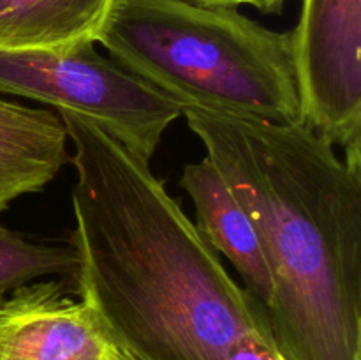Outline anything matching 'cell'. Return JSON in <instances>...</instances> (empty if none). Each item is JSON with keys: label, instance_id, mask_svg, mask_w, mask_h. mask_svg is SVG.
I'll return each instance as SVG.
<instances>
[{"label": "cell", "instance_id": "1", "mask_svg": "<svg viewBox=\"0 0 361 360\" xmlns=\"http://www.w3.org/2000/svg\"><path fill=\"white\" fill-rule=\"evenodd\" d=\"M73 145L78 254L71 281L133 360H229L268 332L263 306L221 263L150 162L59 112Z\"/></svg>", "mask_w": 361, "mask_h": 360}, {"label": "cell", "instance_id": "2", "mask_svg": "<svg viewBox=\"0 0 361 360\" xmlns=\"http://www.w3.org/2000/svg\"><path fill=\"white\" fill-rule=\"evenodd\" d=\"M183 116L261 240L279 355L361 360V148L338 155L305 122Z\"/></svg>", "mask_w": 361, "mask_h": 360}, {"label": "cell", "instance_id": "3", "mask_svg": "<svg viewBox=\"0 0 361 360\" xmlns=\"http://www.w3.org/2000/svg\"><path fill=\"white\" fill-rule=\"evenodd\" d=\"M97 44L185 108L243 120H302L291 32L231 7L113 0Z\"/></svg>", "mask_w": 361, "mask_h": 360}, {"label": "cell", "instance_id": "4", "mask_svg": "<svg viewBox=\"0 0 361 360\" xmlns=\"http://www.w3.org/2000/svg\"><path fill=\"white\" fill-rule=\"evenodd\" d=\"M85 41L55 49H0V94L88 119L150 162L185 106Z\"/></svg>", "mask_w": 361, "mask_h": 360}, {"label": "cell", "instance_id": "5", "mask_svg": "<svg viewBox=\"0 0 361 360\" xmlns=\"http://www.w3.org/2000/svg\"><path fill=\"white\" fill-rule=\"evenodd\" d=\"M291 41L302 120L344 152L361 148V0H302Z\"/></svg>", "mask_w": 361, "mask_h": 360}, {"label": "cell", "instance_id": "6", "mask_svg": "<svg viewBox=\"0 0 361 360\" xmlns=\"http://www.w3.org/2000/svg\"><path fill=\"white\" fill-rule=\"evenodd\" d=\"M73 281L37 279L0 300V360H133Z\"/></svg>", "mask_w": 361, "mask_h": 360}, {"label": "cell", "instance_id": "7", "mask_svg": "<svg viewBox=\"0 0 361 360\" xmlns=\"http://www.w3.org/2000/svg\"><path fill=\"white\" fill-rule=\"evenodd\" d=\"M180 187L194 203L197 233L219 256L222 254L233 265L243 282L242 288L267 309L274 299V281L263 246L224 176L204 155L183 168Z\"/></svg>", "mask_w": 361, "mask_h": 360}, {"label": "cell", "instance_id": "8", "mask_svg": "<svg viewBox=\"0 0 361 360\" xmlns=\"http://www.w3.org/2000/svg\"><path fill=\"white\" fill-rule=\"evenodd\" d=\"M67 162L69 134L59 113L0 97V215L18 198L44 191Z\"/></svg>", "mask_w": 361, "mask_h": 360}, {"label": "cell", "instance_id": "9", "mask_svg": "<svg viewBox=\"0 0 361 360\" xmlns=\"http://www.w3.org/2000/svg\"><path fill=\"white\" fill-rule=\"evenodd\" d=\"M113 0H0V49H55L94 41Z\"/></svg>", "mask_w": 361, "mask_h": 360}, {"label": "cell", "instance_id": "10", "mask_svg": "<svg viewBox=\"0 0 361 360\" xmlns=\"http://www.w3.org/2000/svg\"><path fill=\"white\" fill-rule=\"evenodd\" d=\"M78 265L74 247L32 242L0 224V300L37 279L55 275L73 279Z\"/></svg>", "mask_w": 361, "mask_h": 360}, {"label": "cell", "instance_id": "11", "mask_svg": "<svg viewBox=\"0 0 361 360\" xmlns=\"http://www.w3.org/2000/svg\"><path fill=\"white\" fill-rule=\"evenodd\" d=\"M229 360H284L279 355L274 339L268 332L247 339L233 352Z\"/></svg>", "mask_w": 361, "mask_h": 360}, {"label": "cell", "instance_id": "12", "mask_svg": "<svg viewBox=\"0 0 361 360\" xmlns=\"http://www.w3.org/2000/svg\"><path fill=\"white\" fill-rule=\"evenodd\" d=\"M189 2L208 7H231V9L249 6L263 14H282L288 0H189Z\"/></svg>", "mask_w": 361, "mask_h": 360}]
</instances>
